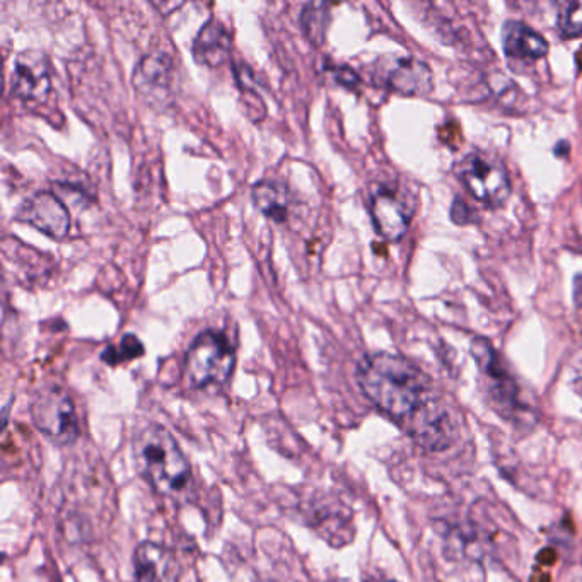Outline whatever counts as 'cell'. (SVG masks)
I'll return each mask as SVG.
<instances>
[{"instance_id": "cell-1", "label": "cell", "mask_w": 582, "mask_h": 582, "mask_svg": "<svg viewBox=\"0 0 582 582\" xmlns=\"http://www.w3.org/2000/svg\"><path fill=\"white\" fill-rule=\"evenodd\" d=\"M356 380L366 399L431 449H443L455 436L446 406L432 394L417 366L396 353H369L359 362Z\"/></svg>"}, {"instance_id": "cell-2", "label": "cell", "mask_w": 582, "mask_h": 582, "mask_svg": "<svg viewBox=\"0 0 582 582\" xmlns=\"http://www.w3.org/2000/svg\"><path fill=\"white\" fill-rule=\"evenodd\" d=\"M137 472L159 496L180 499L192 490V465L178 441L159 424L144 427L134 441Z\"/></svg>"}, {"instance_id": "cell-3", "label": "cell", "mask_w": 582, "mask_h": 582, "mask_svg": "<svg viewBox=\"0 0 582 582\" xmlns=\"http://www.w3.org/2000/svg\"><path fill=\"white\" fill-rule=\"evenodd\" d=\"M236 353L230 338L219 330H203L193 338L184 356V372L195 388L221 387L230 381Z\"/></svg>"}, {"instance_id": "cell-4", "label": "cell", "mask_w": 582, "mask_h": 582, "mask_svg": "<svg viewBox=\"0 0 582 582\" xmlns=\"http://www.w3.org/2000/svg\"><path fill=\"white\" fill-rule=\"evenodd\" d=\"M31 419L34 427L56 446H68L80 437V417L74 400L61 387L40 391L31 403Z\"/></svg>"}, {"instance_id": "cell-5", "label": "cell", "mask_w": 582, "mask_h": 582, "mask_svg": "<svg viewBox=\"0 0 582 582\" xmlns=\"http://www.w3.org/2000/svg\"><path fill=\"white\" fill-rule=\"evenodd\" d=\"M456 173L468 192L488 207H499L511 197V180L502 162L475 150L456 166Z\"/></svg>"}, {"instance_id": "cell-6", "label": "cell", "mask_w": 582, "mask_h": 582, "mask_svg": "<svg viewBox=\"0 0 582 582\" xmlns=\"http://www.w3.org/2000/svg\"><path fill=\"white\" fill-rule=\"evenodd\" d=\"M472 353H474L475 361L480 369L488 400L497 406V412L502 413V415H515L521 409L519 388L499 353L484 338L475 340L474 346H472Z\"/></svg>"}, {"instance_id": "cell-7", "label": "cell", "mask_w": 582, "mask_h": 582, "mask_svg": "<svg viewBox=\"0 0 582 582\" xmlns=\"http://www.w3.org/2000/svg\"><path fill=\"white\" fill-rule=\"evenodd\" d=\"M369 211L378 234L387 241H399L409 231L413 205L399 190L383 187L372 193Z\"/></svg>"}, {"instance_id": "cell-8", "label": "cell", "mask_w": 582, "mask_h": 582, "mask_svg": "<svg viewBox=\"0 0 582 582\" xmlns=\"http://www.w3.org/2000/svg\"><path fill=\"white\" fill-rule=\"evenodd\" d=\"M134 86L149 105H168L173 99V62L166 53H149L134 71Z\"/></svg>"}, {"instance_id": "cell-9", "label": "cell", "mask_w": 582, "mask_h": 582, "mask_svg": "<svg viewBox=\"0 0 582 582\" xmlns=\"http://www.w3.org/2000/svg\"><path fill=\"white\" fill-rule=\"evenodd\" d=\"M18 219L56 240L67 236L71 230L67 207L52 192H36L28 197L19 205Z\"/></svg>"}, {"instance_id": "cell-10", "label": "cell", "mask_w": 582, "mask_h": 582, "mask_svg": "<svg viewBox=\"0 0 582 582\" xmlns=\"http://www.w3.org/2000/svg\"><path fill=\"white\" fill-rule=\"evenodd\" d=\"M52 89L50 62L40 50H24L15 59L12 93L24 102H42Z\"/></svg>"}, {"instance_id": "cell-11", "label": "cell", "mask_w": 582, "mask_h": 582, "mask_svg": "<svg viewBox=\"0 0 582 582\" xmlns=\"http://www.w3.org/2000/svg\"><path fill=\"white\" fill-rule=\"evenodd\" d=\"M136 582H178L180 565L171 550L155 541H142L134 553Z\"/></svg>"}, {"instance_id": "cell-12", "label": "cell", "mask_w": 582, "mask_h": 582, "mask_svg": "<svg viewBox=\"0 0 582 582\" xmlns=\"http://www.w3.org/2000/svg\"><path fill=\"white\" fill-rule=\"evenodd\" d=\"M233 52V40L224 24L219 21H209L195 36L192 55L197 64L203 67L218 68L230 61Z\"/></svg>"}, {"instance_id": "cell-13", "label": "cell", "mask_w": 582, "mask_h": 582, "mask_svg": "<svg viewBox=\"0 0 582 582\" xmlns=\"http://www.w3.org/2000/svg\"><path fill=\"white\" fill-rule=\"evenodd\" d=\"M384 84L403 96H425L432 91V72L417 59H396L387 68Z\"/></svg>"}, {"instance_id": "cell-14", "label": "cell", "mask_w": 582, "mask_h": 582, "mask_svg": "<svg viewBox=\"0 0 582 582\" xmlns=\"http://www.w3.org/2000/svg\"><path fill=\"white\" fill-rule=\"evenodd\" d=\"M502 49L512 59H530L538 61L549 53V42L540 33L521 23L507 21L502 28Z\"/></svg>"}, {"instance_id": "cell-15", "label": "cell", "mask_w": 582, "mask_h": 582, "mask_svg": "<svg viewBox=\"0 0 582 582\" xmlns=\"http://www.w3.org/2000/svg\"><path fill=\"white\" fill-rule=\"evenodd\" d=\"M252 200L256 211L274 222H286L289 215V188L284 181L275 178L255 183L252 190Z\"/></svg>"}, {"instance_id": "cell-16", "label": "cell", "mask_w": 582, "mask_h": 582, "mask_svg": "<svg viewBox=\"0 0 582 582\" xmlns=\"http://www.w3.org/2000/svg\"><path fill=\"white\" fill-rule=\"evenodd\" d=\"M146 349H144L142 342L136 335L127 334L120 338V342L117 346H108L102 352V361L108 366H118L121 362L134 361L144 356Z\"/></svg>"}, {"instance_id": "cell-17", "label": "cell", "mask_w": 582, "mask_h": 582, "mask_svg": "<svg viewBox=\"0 0 582 582\" xmlns=\"http://www.w3.org/2000/svg\"><path fill=\"white\" fill-rule=\"evenodd\" d=\"M327 4H308L303 9L300 14V24L303 30L308 34L309 40L316 45H321L327 30Z\"/></svg>"}, {"instance_id": "cell-18", "label": "cell", "mask_w": 582, "mask_h": 582, "mask_svg": "<svg viewBox=\"0 0 582 582\" xmlns=\"http://www.w3.org/2000/svg\"><path fill=\"white\" fill-rule=\"evenodd\" d=\"M559 30L563 38L582 36V0L563 6L559 15Z\"/></svg>"}, {"instance_id": "cell-19", "label": "cell", "mask_w": 582, "mask_h": 582, "mask_svg": "<svg viewBox=\"0 0 582 582\" xmlns=\"http://www.w3.org/2000/svg\"><path fill=\"white\" fill-rule=\"evenodd\" d=\"M330 71L334 72L335 81L338 84H342V86L349 87V89H353L361 83L359 75L352 68L347 67V65H335V67H330Z\"/></svg>"}, {"instance_id": "cell-20", "label": "cell", "mask_w": 582, "mask_h": 582, "mask_svg": "<svg viewBox=\"0 0 582 582\" xmlns=\"http://www.w3.org/2000/svg\"><path fill=\"white\" fill-rule=\"evenodd\" d=\"M571 384L579 394H582V350L572 359Z\"/></svg>"}, {"instance_id": "cell-21", "label": "cell", "mask_w": 582, "mask_h": 582, "mask_svg": "<svg viewBox=\"0 0 582 582\" xmlns=\"http://www.w3.org/2000/svg\"><path fill=\"white\" fill-rule=\"evenodd\" d=\"M366 582H394V581H375V579H372V581H366Z\"/></svg>"}]
</instances>
